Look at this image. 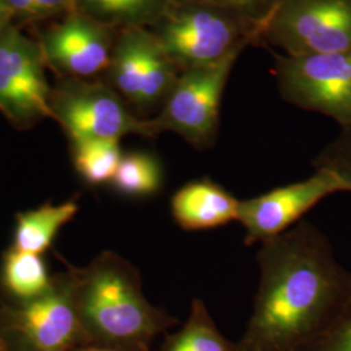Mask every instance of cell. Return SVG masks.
I'll use <instances>...</instances> for the list:
<instances>
[{"mask_svg": "<svg viewBox=\"0 0 351 351\" xmlns=\"http://www.w3.org/2000/svg\"><path fill=\"white\" fill-rule=\"evenodd\" d=\"M262 42L287 55L351 52V0H277Z\"/></svg>", "mask_w": 351, "mask_h": 351, "instance_id": "9", "label": "cell"}, {"mask_svg": "<svg viewBox=\"0 0 351 351\" xmlns=\"http://www.w3.org/2000/svg\"><path fill=\"white\" fill-rule=\"evenodd\" d=\"M151 30L182 72L217 63L261 43L263 25L223 7L175 1Z\"/></svg>", "mask_w": 351, "mask_h": 351, "instance_id": "3", "label": "cell"}, {"mask_svg": "<svg viewBox=\"0 0 351 351\" xmlns=\"http://www.w3.org/2000/svg\"><path fill=\"white\" fill-rule=\"evenodd\" d=\"M117 30L72 11L50 26L38 40L46 66L62 77L90 78L110 65Z\"/></svg>", "mask_w": 351, "mask_h": 351, "instance_id": "12", "label": "cell"}, {"mask_svg": "<svg viewBox=\"0 0 351 351\" xmlns=\"http://www.w3.org/2000/svg\"><path fill=\"white\" fill-rule=\"evenodd\" d=\"M52 120L71 142L80 139H117L137 134L146 138L145 120L104 81L62 77L52 88Z\"/></svg>", "mask_w": 351, "mask_h": 351, "instance_id": "7", "label": "cell"}, {"mask_svg": "<svg viewBox=\"0 0 351 351\" xmlns=\"http://www.w3.org/2000/svg\"><path fill=\"white\" fill-rule=\"evenodd\" d=\"M14 17L21 21H34L37 20L36 12V0H7Z\"/></svg>", "mask_w": 351, "mask_h": 351, "instance_id": "24", "label": "cell"}, {"mask_svg": "<svg viewBox=\"0 0 351 351\" xmlns=\"http://www.w3.org/2000/svg\"><path fill=\"white\" fill-rule=\"evenodd\" d=\"M0 351H7L4 339H3V336H1V330H0Z\"/></svg>", "mask_w": 351, "mask_h": 351, "instance_id": "27", "label": "cell"}, {"mask_svg": "<svg viewBox=\"0 0 351 351\" xmlns=\"http://www.w3.org/2000/svg\"><path fill=\"white\" fill-rule=\"evenodd\" d=\"M72 160L77 173L93 186L111 184L123 152L117 139L90 138L71 142Z\"/></svg>", "mask_w": 351, "mask_h": 351, "instance_id": "17", "label": "cell"}, {"mask_svg": "<svg viewBox=\"0 0 351 351\" xmlns=\"http://www.w3.org/2000/svg\"><path fill=\"white\" fill-rule=\"evenodd\" d=\"M315 168H326L339 176L351 193V126H343L314 159Z\"/></svg>", "mask_w": 351, "mask_h": 351, "instance_id": "20", "label": "cell"}, {"mask_svg": "<svg viewBox=\"0 0 351 351\" xmlns=\"http://www.w3.org/2000/svg\"><path fill=\"white\" fill-rule=\"evenodd\" d=\"M52 278L42 255L10 247L1 263V298L19 302L34 300L50 289Z\"/></svg>", "mask_w": 351, "mask_h": 351, "instance_id": "16", "label": "cell"}, {"mask_svg": "<svg viewBox=\"0 0 351 351\" xmlns=\"http://www.w3.org/2000/svg\"><path fill=\"white\" fill-rule=\"evenodd\" d=\"M45 66L38 42L12 25L0 33V112L19 130L52 119Z\"/></svg>", "mask_w": 351, "mask_h": 351, "instance_id": "10", "label": "cell"}, {"mask_svg": "<svg viewBox=\"0 0 351 351\" xmlns=\"http://www.w3.org/2000/svg\"><path fill=\"white\" fill-rule=\"evenodd\" d=\"M180 3H202L223 7L241 13L251 20L264 25L268 16L274 11L277 0H175Z\"/></svg>", "mask_w": 351, "mask_h": 351, "instance_id": "22", "label": "cell"}, {"mask_svg": "<svg viewBox=\"0 0 351 351\" xmlns=\"http://www.w3.org/2000/svg\"><path fill=\"white\" fill-rule=\"evenodd\" d=\"M180 73L152 30L134 27L117 33L103 81L147 120L162 110Z\"/></svg>", "mask_w": 351, "mask_h": 351, "instance_id": "6", "label": "cell"}, {"mask_svg": "<svg viewBox=\"0 0 351 351\" xmlns=\"http://www.w3.org/2000/svg\"><path fill=\"white\" fill-rule=\"evenodd\" d=\"M13 19H14V14L8 1L0 0V33L5 30L8 26H11Z\"/></svg>", "mask_w": 351, "mask_h": 351, "instance_id": "25", "label": "cell"}, {"mask_svg": "<svg viewBox=\"0 0 351 351\" xmlns=\"http://www.w3.org/2000/svg\"><path fill=\"white\" fill-rule=\"evenodd\" d=\"M0 330L7 351H71L84 345L68 269L38 298H0Z\"/></svg>", "mask_w": 351, "mask_h": 351, "instance_id": "5", "label": "cell"}, {"mask_svg": "<svg viewBox=\"0 0 351 351\" xmlns=\"http://www.w3.org/2000/svg\"><path fill=\"white\" fill-rule=\"evenodd\" d=\"M75 11L73 0H36L37 20L68 14Z\"/></svg>", "mask_w": 351, "mask_h": 351, "instance_id": "23", "label": "cell"}, {"mask_svg": "<svg viewBox=\"0 0 351 351\" xmlns=\"http://www.w3.org/2000/svg\"><path fill=\"white\" fill-rule=\"evenodd\" d=\"M275 75L284 101L351 126V52L275 55Z\"/></svg>", "mask_w": 351, "mask_h": 351, "instance_id": "8", "label": "cell"}, {"mask_svg": "<svg viewBox=\"0 0 351 351\" xmlns=\"http://www.w3.org/2000/svg\"><path fill=\"white\" fill-rule=\"evenodd\" d=\"M78 208L75 197L62 204L55 206L49 202L37 210L17 213L11 247L29 254H45L59 230L75 217Z\"/></svg>", "mask_w": 351, "mask_h": 351, "instance_id": "14", "label": "cell"}, {"mask_svg": "<svg viewBox=\"0 0 351 351\" xmlns=\"http://www.w3.org/2000/svg\"><path fill=\"white\" fill-rule=\"evenodd\" d=\"M239 202L224 186L204 177L189 181L176 191L171 213L185 232H202L237 221Z\"/></svg>", "mask_w": 351, "mask_h": 351, "instance_id": "13", "label": "cell"}, {"mask_svg": "<svg viewBox=\"0 0 351 351\" xmlns=\"http://www.w3.org/2000/svg\"><path fill=\"white\" fill-rule=\"evenodd\" d=\"M173 3L175 0H73V8L120 32L154 27Z\"/></svg>", "mask_w": 351, "mask_h": 351, "instance_id": "15", "label": "cell"}, {"mask_svg": "<svg viewBox=\"0 0 351 351\" xmlns=\"http://www.w3.org/2000/svg\"><path fill=\"white\" fill-rule=\"evenodd\" d=\"M341 191H348V186L339 176L315 168L314 175L306 180L241 199L237 221L245 229V243L262 245L276 239L302 221L317 203Z\"/></svg>", "mask_w": 351, "mask_h": 351, "instance_id": "11", "label": "cell"}, {"mask_svg": "<svg viewBox=\"0 0 351 351\" xmlns=\"http://www.w3.org/2000/svg\"><path fill=\"white\" fill-rule=\"evenodd\" d=\"M163 351H234L217 330L204 303L194 300L185 326L169 337Z\"/></svg>", "mask_w": 351, "mask_h": 351, "instance_id": "19", "label": "cell"}, {"mask_svg": "<svg viewBox=\"0 0 351 351\" xmlns=\"http://www.w3.org/2000/svg\"><path fill=\"white\" fill-rule=\"evenodd\" d=\"M301 351H351V301L339 317Z\"/></svg>", "mask_w": 351, "mask_h": 351, "instance_id": "21", "label": "cell"}, {"mask_svg": "<svg viewBox=\"0 0 351 351\" xmlns=\"http://www.w3.org/2000/svg\"><path fill=\"white\" fill-rule=\"evenodd\" d=\"M256 262L259 285L239 351H301L350 303V271L308 221L262 243Z\"/></svg>", "mask_w": 351, "mask_h": 351, "instance_id": "1", "label": "cell"}, {"mask_svg": "<svg viewBox=\"0 0 351 351\" xmlns=\"http://www.w3.org/2000/svg\"><path fill=\"white\" fill-rule=\"evenodd\" d=\"M111 184L117 193L126 197H151L162 188V164L156 156L145 151L123 154Z\"/></svg>", "mask_w": 351, "mask_h": 351, "instance_id": "18", "label": "cell"}, {"mask_svg": "<svg viewBox=\"0 0 351 351\" xmlns=\"http://www.w3.org/2000/svg\"><path fill=\"white\" fill-rule=\"evenodd\" d=\"M239 55L182 71L162 110L145 120L146 138L171 132L197 150L211 149L219 134L226 81Z\"/></svg>", "mask_w": 351, "mask_h": 351, "instance_id": "4", "label": "cell"}, {"mask_svg": "<svg viewBox=\"0 0 351 351\" xmlns=\"http://www.w3.org/2000/svg\"><path fill=\"white\" fill-rule=\"evenodd\" d=\"M84 345L147 351L151 339L175 319L151 304L138 269L113 251H103L88 265L66 264Z\"/></svg>", "mask_w": 351, "mask_h": 351, "instance_id": "2", "label": "cell"}, {"mask_svg": "<svg viewBox=\"0 0 351 351\" xmlns=\"http://www.w3.org/2000/svg\"><path fill=\"white\" fill-rule=\"evenodd\" d=\"M71 351H124L117 350V349H111V348H101V346H93V345H81L77 346L73 350Z\"/></svg>", "mask_w": 351, "mask_h": 351, "instance_id": "26", "label": "cell"}]
</instances>
